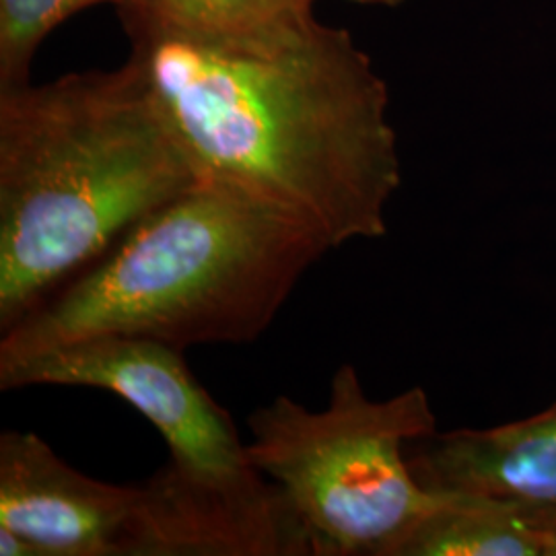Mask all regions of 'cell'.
<instances>
[{
	"mask_svg": "<svg viewBox=\"0 0 556 556\" xmlns=\"http://www.w3.org/2000/svg\"><path fill=\"white\" fill-rule=\"evenodd\" d=\"M200 181L301 220L332 250L386 236L400 186L388 87L346 29L270 54L135 38L132 54Z\"/></svg>",
	"mask_w": 556,
	"mask_h": 556,
	"instance_id": "cell-1",
	"label": "cell"
},
{
	"mask_svg": "<svg viewBox=\"0 0 556 556\" xmlns=\"http://www.w3.org/2000/svg\"><path fill=\"white\" fill-rule=\"evenodd\" d=\"M197 184L132 59L0 91V334Z\"/></svg>",
	"mask_w": 556,
	"mask_h": 556,
	"instance_id": "cell-2",
	"label": "cell"
},
{
	"mask_svg": "<svg viewBox=\"0 0 556 556\" xmlns=\"http://www.w3.org/2000/svg\"><path fill=\"white\" fill-rule=\"evenodd\" d=\"M330 250L301 220L200 181L2 332L0 357L93 337L147 338L181 353L254 342Z\"/></svg>",
	"mask_w": 556,
	"mask_h": 556,
	"instance_id": "cell-3",
	"label": "cell"
},
{
	"mask_svg": "<svg viewBox=\"0 0 556 556\" xmlns=\"http://www.w3.org/2000/svg\"><path fill=\"white\" fill-rule=\"evenodd\" d=\"M248 429V456L277 484L309 556H394L443 501L408 464V445L438 431L422 388L371 400L357 369L342 365L328 408L278 396Z\"/></svg>",
	"mask_w": 556,
	"mask_h": 556,
	"instance_id": "cell-4",
	"label": "cell"
},
{
	"mask_svg": "<svg viewBox=\"0 0 556 556\" xmlns=\"http://www.w3.org/2000/svg\"><path fill=\"white\" fill-rule=\"evenodd\" d=\"M31 386L96 388L122 397L157 429L179 480L256 534L268 556H309L277 484L252 464L231 415L178 349L147 338L93 337L0 357V390Z\"/></svg>",
	"mask_w": 556,
	"mask_h": 556,
	"instance_id": "cell-5",
	"label": "cell"
},
{
	"mask_svg": "<svg viewBox=\"0 0 556 556\" xmlns=\"http://www.w3.org/2000/svg\"><path fill=\"white\" fill-rule=\"evenodd\" d=\"M0 556H239L233 528L165 464L112 484L36 433L0 435Z\"/></svg>",
	"mask_w": 556,
	"mask_h": 556,
	"instance_id": "cell-6",
	"label": "cell"
},
{
	"mask_svg": "<svg viewBox=\"0 0 556 556\" xmlns=\"http://www.w3.org/2000/svg\"><path fill=\"white\" fill-rule=\"evenodd\" d=\"M408 464L431 493L556 505V404L493 429L435 431L408 445Z\"/></svg>",
	"mask_w": 556,
	"mask_h": 556,
	"instance_id": "cell-7",
	"label": "cell"
},
{
	"mask_svg": "<svg viewBox=\"0 0 556 556\" xmlns=\"http://www.w3.org/2000/svg\"><path fill=\"white\" fill-rule=\"evenodd\" d=\"M316 0H124L122 23L135 38H165L206 50L270 54L309 38Z\"/></svg>",
	"mask_w": 556,
	"mask_h": 556,
	"instance_id": "cell-8",
	"label": "cell"
},
{
	"mask_svg": "<svg viewBox=\"0 0 556 556\" xmlns=\"http://www.w3.org/2000/svg\"><path fill=\"white\" fill-rule=\"evenodd\" d=\"M394 556H556L555 509L443 493Z\"/></svg>",
	"mask_w": 556,
	"mask_h": 556,
	"instance_id": "cell-9",
	"label": "cell"
},
{
	"mask_svg": "<svg viewBox=\"0 0 556 556\" xmlns=\"http://www.w3.org/2000/svg\"><path fill=\"white\" fill-rule=\"evenodd\" d=\"M124 0H0V91L29 83V64L41 40L87 7Z\"/></svg>",
	"mask_w": 556,
	"mask_h": 556,
	"instance_id": "cell-10",
	"label": "cell"
},
{
	"mask_svg": "<svg viewBox=\"0 0 556 556\" xmlns=\"http://www.w3.org/2000/svg\"><path fill=\"white\" fill-rule=\"evenodd\" d=\"M349 2H357V4H381V7H397L406 0H349Z\"/></svg>",
	"mask_w": 556,
	"mask_h": 556,
	"instance_id": "cell-11",
	"label": "cell"
}]
</instances>
